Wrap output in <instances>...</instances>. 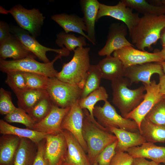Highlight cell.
Listing matches in <instances>:
<instances>
[{
    "mask_svg": "<svg viewBox=\"0 0 165 165\" xmlns=\"http://www.w3.org/2000/svg\"><path fill=\"white\" fill-rule=\"evenodd\" d=\"M82 133L87 147V156L92 165L99 154L107 146L116 141V136L100 124L88 110L83 109Z\"/></svg>",
    "mask_w": 165,
    "mask_h": 165,
    "instance_id": "cell-1",
    "label": "cell"
},
{
    "mask_svg": "<svg viewBox=\"0 0 165 165\" xmlns=\"http://www.w3.org/2000/svg\"><path fill=\"white\" fill-rule=\"evenodd\" d=\"M165 27V15H147L139 18L129 33L132 42L138 50L152 49V46L160 38L162 31Z\"/></svg>",
    "mask_w": 165,
    "mask_h": 165,
    "instance_id": "cell-2",
    "label": "cell"
},
{
    "mask_svg": "<svg viewBox=\"0 0 165 165\" xmlns=\"http://www.w3.org/2000/svg\"><path fill=\"white\" fill-rule=\"evenodd\" d=\"M112 102L119 111L121 116H126L135 109L143 100L145 91L144 85L133 90L129 89V80L122 77L111 81Z\"/></svg>",
    "mask_w": 165,
    "mask_h": 165,
    "instance_id": "cell-3",
    "label": "cell"
},
{
    "mask_svg": "<svg viewBox=\"0 0 165 165\" xmlns=\"http://www.w3.org/2000/svg\"><path fill=\"white\" fill-rule=\"evenodd\" d=\"M90 50L89 47L76 48L72 59L63 64L56 78L62 81L78 86L82 90L86 74L91 65Z\"/></svg>",
    "mask_w": 165,
    "mask_h": 165,
    "instance_id": "cell-4",
    "label": "cell"
},
{
    "mask_svg": "<svg viewBox=\"0 0 165 165\" xmlns=\"http://www.w3.org/2000/svg\"><path fill=\"white\" fill-rule=\"evenodd\" d=\"M62 56L58 54L49 62L41 63L34 57H27L18 60L7 61L0 59V70L3 73L11 71L39 74L49 78L56 77L58 72L54 67V62Z\"/></svg>",
    "mask_w": 165,
    "mask_h": 165,
    "instance_id": "cell-5",
    "label": "cell"
},
{
    "mask_svg": "<svg viewBox=\"0 0 165 165\" xmlns=\"http://www.w3.org/2000/svg\"><path fill=\"white\" fill-rule=\"evenodd\" d=\"M53 103L60 108L71 107L81 98L82 89L62 81L56 77L50 78L46 90Z\"/></svg>",
    "mask_w": 165,
    "mask_h": 165,
    "instance_id": "cell-6",
    "label": "cell"
},
{
    "mask_svg": "<svg viewBox=\"0 0 165 165\" xmlns=\"http://www.w3.org/2000/svg\"><path fill=\"white\" fill-rule=\"evenodd\" d=\"M1 7V13L10 14L19 27L28 31L33 37L36 38L39 35L45 17L38 9H27L20 4L8 10Z\"/></svg>",
    "mask_w": 165,
    "mask_h": 165,
    "instance_id": "cell-7",
    "label": "cell"
},
{
    "mask_svg": "<svg viewBox=\"0 0 165 165\" xmlns=\"http://www.w3.org/2000/svg\"><path fill=\"white\" fill-rule=\"evenodd\" d=\"M93 113L97 122L107 128L112 127L131 132H139L138 127L134 120L126 119L118 114L108 101L102 107L95 106Z\"/></svg>",
    "mask_w": 165,
    "mask_h": 165,
    "instance_id": "cell-8",
    "label": "cell"
},
{
    "mask_svg": "<svg viewBox=\"0 0 165 165\" xmlns=\"http://www.w3.org/2000/svg\"><path fill=\"white\" fill-rule=\"evenodd\" d=\"M11 33L16 36L28 50L43 63L50 62L46 55L49 51H53L63 56L69 55L70 51L64 47L61 49H54L45 46L40 44L27 31L20 27L10 25Z\"/></svg>",
    "mask_w": 165,
    "mask_h": 165,
    "instance_id": "cell-9",
    "label": "cell"
},
{
    "mask_svg": "<svg viewBox=\"0 0 165 165\" xmlns=\"http://www.w3.org/2000/svg\"><path fill=\"white\" fill-rule=\"evenodd\" d=\"M143 84L146 91L143 100L125 118L134 120L137 123L139 129L142 120L155 105L163 98V96L160 92L158 84L156 83L155 80L151 81L148 84Z\"/></svg>",
    "mask_w": 165,
    "mask_h": 165,
    "instance_id": "cell-10",
    "label": "cell"
},
{
    "mask_svg": "<svg viewBox=\"0 0 165 165\" xmlns=\"http://www.w3.org/2000/svg\"><path fill=\"white\" fill-rule=\"evenodd\" d=\"M45 139L44 157L47 165H63L66 160L68 146L62 131L48 134Z\"/></svg>",
    "mask_w": 165,
    "mask_h": 165,
    "instance_id": "cell-11",
    "label": "cell"
},
{
    "mask_svg": "<svg viewBox=\"0 0 165 165\" xmlns=\"http://www.w3.org/2000/svg\"><path fill=\"white\" fill-rule=\"evenodd\" d=\"M113 56L118 58L125 69L130 66L149 62L159 63L165 61L157 52L149 53L134 48L133 46H125L115 51Z\"/></svg>",
    "mask_w": 165,
    "mask_h": 165,
    "instance_id": "cell-12",
    "label": "cell"
},
{
    "mask_svg": "<svg viewBox=\"0 0 165 165\" xmlns=\"http://www.w3.org/2000/svg\"><path fill=\"white\" fill-rule=\"evenodd\" d=\"M104 16H110L122 21L127 26L129 33L140 18L138 14L134 13L132 9L127 7L122 1L114 6L100 3L96 21Z\"/></svg>",
    "mask_w": 165,
    "mask_h": 165,
    "instance_id": "cell-13",
    "label": "cell"
},
{
    "mask_svg": "<svg viewBox=\"0 0 165 165\" xmlns=\"http://www.w3.org/2000/svg\"><path fill=\"white\" fill-rule=\"evenodd\" d=\"M126 25L123 23H115L110 25L106 42L105 46L98 52L101 56H111L115 51L125 46H133L127 39Z\"/></svg>",
    "mask_w": 165,
    "mask_h": 165,
    "instance_id": "cell-14",
    "label": "cell"
},
{
    "mask_svg": "<svg viewBox=\"0 0 165 165\" xmlns=\"http://www.w3.org/2000/svg\"><path fill=\"white\" fill-rule=\"evenodd\" d=\"M79 100L70 107L63 119L61 125V129L62 130H66L71 132L87 153V146L82 133L83 112L79 105Z\"/></svg>",
    "mask_w": 165,
    "mask_h": 165,
    "instance_id": "cell-15",
    "label": "cell"
},
{
    "mask_svg": "<svg viewBox=\"0 0 165 165\" xmlns=\"http://www.w3.org/2000/svg\"><path fill=\"white\" fill-rule=\"evenodd\" d=\"M154 74H157L159 76L164 74L158 63L149 62L127 68L125 70L124 77L129 80L130 85L139 82L148 84L151 83V76Z\"/></svg>",
    "mask_w": 165,
    "mask_h": 165,
    "instance_id": "cell-16",
    "label": "cell"
},
{
    "mask_svg": "<svg viewBox=\"0 0 165 165\" xmlns=\"http://www.w3.org/2000/svg\"><path fill=\"white\" fill-rule=\"evenodd\" d=\"M70 108H60L53 104L49 114L41 121L35 123L32 130L48 134L62 132V122Z\"/></svg>",
    "mask_w": 165,
    "mask_h": 165,
    "instance_id": "cell-17",
    "label": "cell"
},
{
    "mask_svg": "<svg viewBox=\"0 0 165 165\" xmlns=\"http://www.w3.org/2000/svg\"><path fill=\"white\" fill-rule=\"evenodd\" d=\"M29 57H36L12 34L0 42V59L6 60L7 58H12L14 60H18Z\"/></svg>",
    "mask_w": 165,
    "mask_h": 165,
    "instance_id": "cell-18",
    "label": "cell"
},
{
    "mask_svg": "<svg viewBox=\"0 0 165 165\" xmlns=\"http://www.w3.org/2000/svg\"><path fill=\"white\" fill-rule=\"evenodd\" d=\"M67 143L66 161L72 165H92L87 155L75 136L70 132L62 130Z\"/></svg>",
    "mask_w": 165,
    "mask_h": 165,
    "instance_id": "cell-19",
    "label": "cell"
},
{
    "mask_svg": "<svg viewBox=\"0 0 165 165\" xmlns=\"http://www.w3.org/2000/svg\"><path fill=\"white\" fill-rule=\"evenodd\" d=\"M80 3L83 14L82 18L86 27L87 35L90 42L95 45V23L100 3L97 0H81Z\"/></svg>",
    "mask_w": 165,
    "mask_h": 165,
    "instance_id": "cell-20",
    "label": "cell"
},
{
    "mask_svg": "<svg viewBox=\"0 0 165 165\" xmlns=\"http://www.w3.org/2000/svg\"><path fill=\"white\" fill-rule=\"evenodd\" d=\"M133 158L141 157L150 159L158 164H165V147L158 146L146 142L140 146L130 148L126 151Z\"/></svg>",
    "mask_w": 165,
    "mask_h": 165,
    "instance_id": "cell-21",
    "label": "cell"
},
{
    "mask_svg": "<svg viewBox=\"0 0 165 165\" xmlns=\"http://www.w3.org/2000/svg\"><path fill=\"white\" fill-rule=\"evenodd\" d=\"M107 128L117 138L116 152H126L130 148L141 145L146 142L139 132H131L112 127Z\"/></svg>",
    "mask_w": 165,
    "mask_h": 165,
    "instance_id": "cell-22",
    "label": "cell"
},
{
    "mask_svg": "<svg viewBox=\"0 0 165 165\" xmlns=\"http://www.w3.org/2000/svg\"><path fill=\"white\" fill-rule=\"evenodd\" d=\"M51 19L55 22L67 33L72 32L78 33L90 41L86 32V27L82 18L74 14L66 13L56 14L51 16Z\"/></svg>",
    "mask_w": 165,
    "mask_h": 165,
    "instance_id": "cell-23",
    "label": "cell"
},
{
    "mask_svg": "<svg viewBox=\"0 0 165 165\" xmlns=\"http://www.w3.org/2000/svg\"><path fill=\"white\" fill-rule=\"evenodd\" d=\"M21 138L11 134L0 137V165H14L15 156Z\"/></svg>",
    "mask_w": 165,
    "mask_h": 165,
    "instance_id": "cell-24",
    "label": "cell"
},
{
    "mask_svg": "<svg viewBox=\"0 0 165 165\" xmlns=\"http://www.w3.org/2000/svg\"><path fill=\"white\" fill-rule=\"evenodd\" d=\"M97 64L102 79L112 81L124 77L125 69L121 61L117 57L107 56Z\"/></svg>",
    "mask_w": 165,
    "mask_h": 165,
    "instance_id": "cell-25",
    "label": "cell"
},
{
    "mask_svg": "<svg viewBox=\"0 0 165 165\" xmlns=\"http://www.w3.org/2000/svg\"><path fill=\"white\" fill-rule=\"evenodd\" d=\"M0 133L2 134H11L20 138L29 139L36 145L45 138L48 134L28 128H22L9 124L3 119L0 120Z\"/></svg>",
    "mask_w": 165,
    "mask_h": 165,
    "instance_id": "cell-26",
    "label": "cell"
},
{
    "mask_svg": "<svg viewBox=\"0 0 165 165\" xmlns=\"http://www.w3.org/2000/svg\"><path fill=\"white\" fill-rule=\"evenodd\" d=\"M37 145L30 140L21 138L14 165H33L37 151Z\"/></svg>",
    "mask_w": 165,
    "mask_h": 165,
    "instance_id": "cell-27",
    "label": "cell"
},
{
    "mask_svg": "<svg viewBox=\"0 0 165 165\" xmlns=\"http://www.w3.org/2000/svg\"><path fill=\"white\" fill-rule=\"evenodd\" d=\"M140 134L147 142H165V126L153 123L145 118L139 129Z\"/></svg>",
    "mask_w": 165,
    "mask_h": 165,
    "instance_id": "cell-28",
    "label": "cell"
},
{
    "mask_svg": "<svg viewBox=\"0 0 165 165\" xmlns=\"http://www.w3.org/2000/svg\"><path fill=\"white\" fill-rule=\"evenodd\" d=\"M18 108L27 113L42 98L48 94L46 90L27 89L15 93Z\"/></svg>",
    "mask_w": 165,
    "mask_h": 165,
    "instance_id": "cell-29",
    "label": "cell"
},
{
    "mask_svg": "<svg viewBox=\"0 0 165 165\" xmlns=\"http://www.w3.org/2000/svg\"><path fill=\"white\" fill-rule=\"evenodd\" d=\"M127 6L134 9L144 16H160L165 14V6H155L145 0H122Z\"/></svg>",
    "mask_w": 165,
    "mask_h": 165,
    "instance_id": "cell-30",
    "label": "cell"
},
{
    "mask_svg": "<svg viewBox=\"0 0 165 165\" xmlns=\"http://www.w3.org/2000/svg\"><path fill=\"white\" fill-rule=\"evenodd\" d=\"M101 74L97 64L91 65L86 74L81 98L87 96L100 86Z\"/></svg>",
    "mask_w": 165,
    "mask_h": 165,
    "instance_id": "cell-31",
    "label": "cell"
},
{
    "mask_svg": "<svg viewBox=\"0 0 165 165\" xmlns=\"http://www.w3.org/2000/svg\"><path fill=\"white\" fill-rule=\"evenodd\" d=\"M56 43L59 47H64L69 51H74L76 48L84 47L86 45V38L83 36L78 37L73 34L67 33L62 31L57 35Z\"/></svg>",
    "mask_w": 165,
    "mask_h": 165,
    "instance_id": "cell-32",
    "label": "cell"
},
{
    "mask_svg": "<svg viewBox=\"0 0 165 165\" xmlns=\"http://www.w3.org/2000/svg\"><path fill=\"white\" fill-rule=\"evenodd\" d=\"M108 97V94L105 88L100 86L86 97L80 98L79 101V105L82 109H87L90 115L94 116L93 110L96 103L101 101H106Z\"/></svg>",
    "mask_w": 165,
    "mask_h": 165,
    "instance_id": "cell-33",
    "label": "cell"
},
{
    "mask_svg": "<svg viewBox=\"0 0 165 165\" xmlns=\"http://www.w3.org/2000/svg\"><path fill=\"white\" fill-rule=\"evenodd\" d=\"M53 104L48 94L42 98L27 113L35 123H38L49 114Z\"/></svg>",
    "mask_w": 165,
    "mask_h": 165,
    "instance_id": "cell-34",
    "label": "cell"
},
{
    "mask_svg": "<svg viewBox=\"0 0 165 165\" xmlns=\"http://www.w3.org/2000/svg\"><path fill=\"white\" fill-rule=\"evenodd\" d=\"M28 89L46 90L50 78L35 73L22 72Z\"/></svg>",
    "mask_w": 165,
    "mask_h": 165,
    "instance_id": "cell-35",
    "label": "cell"
},
{
    "mask_svg": "<svg viewBox=\"0 0 165 165\" xmlns=\"http://www.w3.org/2000/svg\"><path fill=\"white\" fill-rule=\"evenodd\" d=\"M3 120L7 123H21L26 128L31 130L35 124L27 113L19 108H16L14 111L5 115Z\"/></svg>",
    "mask_w": 165,
    "mask_h": 165,
    "instance_id": "cell-36",
    "label": "cell"
},
{
    "mask_svg": "<svg viewBox=\"0 0 165 165\" xmlns=\"http://www.w3.org/2000/svg\"><path fill=\"white\" fill-rule=\"evenodd\" d=\"M6 73L5 83L14 93L28 89L22 72L11 71Z\"/></svg>",
    "mask_w": 165,
    "mask_h": 165,
    "instance_id": "cell-37",
    "label": "cell"
},
{
    "mask_svg": "<svg viewBox=\"0 0 165 165\" xmlns=\"http://www.w3.org/2000/svg\"><path fill=\"white\" fill-rule=\"evenodd\" d=\"M145 118L153 123L165 126V99L163 98L155 105Z\"/></svg>",
    "mask_w": 165,
    "mask_h": 165,
    "instance_id": "cell-38",
    "label": "cell"
},
{
    "mask_svg": "<svg viewBox=\"0 0 165 165\" xmlns=\"http://www.w3.org/2000/svg\"><path fill=\"white\" fill-rule=\"evenodd\" d=\"M16 108L13 104L11 93L2 88L0 89V113L6 115L14 111Z\"/></svg>",
    "mask_w": 165,
    "mask_h": 165,
    "instance_id": "cell-39",
    "label": "cell"
},
{
    "mask_svg": "<svg viewBox=\"0 0 165 165\" xmlns=\"http://www.w3.org/2000/svg\"><path fill=\"white\" fill-rule=\"evenodd\" d=\"M117 140L106 147L98 155L96 162L97 165H110L115 155Z\"/></svg>",
    "mask_w": 165,
    "mask_h": 165,
    "instance_id": "cell-40",
    "label": "cell"
},
{
    "mask_svg": "<svg viewBox=\"0 0 165 165\" xmlns=\"http://www.w3.org/2000/svg\"><path fill=\"white\" fill-rule=\"evenodd\" d=\"M133 159L127 152H116L110 165H131Z\"/></svg>",
    "mask_w": 165,
    "mask_h": 165,
    "instance_id": "cell-41",
    "label": "cell"
},
{
    "mask_svg": "<svg viewBox=\"0 0 165 165\" xmlns=\"http://www.w3.org/2000/svg\"><path fill=\"white\" fill-rule=\"evenodd\" d=\"M45 142V138L38 144L37 154L33 165H47L44 157Z\"/></svg>",
    "mask_w": 165,
    "mask_h": 165,
    "instance_id": "cell-42",
    "label": "cell"
},
{
    "mask_svg": "<svg viewBox=\"0 0 165 165\" xmlns=\"http://www.w3.org/2000/svg\"><path fill=\"white\" fill-rule=\"evenodd\" d=\"M10 25L6 22L0 21V42L3 41L11 34Z\"/></svg>",
    "mask_w": 165,
    "mask_h": 165,
    "instance_id": "cell-43",
    "label": "cell"
},
{
    "mask_svg": "<svg viewBox=\"0 0 165 165\" xmlns=\"http://www.w3.org/2000/svg\"><path fill=\"white\" fill-rule=\"evenodd\" d=\"M153 161H149L145 158L141 157L134 158L131 165H159Z\"/></svg>",
    "mask_w": 165,
    "mask_h": 165,
    "instance_id": "cell-44",
    "label": "cell"
},
{
    "mask_svg": "<svg viewBox=\"0 0 165 165\" xmlns=\"http://www.w3.org/2000/svg\"><path fill=\"white\" fill-rule=\"evenodd\" d=\"M159 79L158 84L160 92L163 96H165V74L159 76Z\"/></svg>",
    "mask_w": 165,
    "mask_h": 165,
    "instance_id": "cell-45",
    "label": "cell"
},
{
    "mask_svg": "<svg viewBox=\"0 0 165 165\" xmlns=\"http://www.w3.org/2000/svg\"><path fill=\"white\" fill-rule=\"evenodd\" d=\"M160 39L163 48H164L165 47V27L161 31Z\"/></svg>",
    "mask_w": 165,
    "mask_h": 165,
    "instance_id": "cell-46",
    "label": "cell"
},
{
    "mask_svg": "<svg viewBox=\"0 0 165 165\" xmlns=\"http://www.w3.org/2000/svg\"><path fill=\"white\" fill-rule=\"evenodd\" d=\"M159 55L165 60V47L160 51L157 52Z\"/></svg>",
    "mask_w": 165,
    "mask_h": 165,
    "instance_id": "cell-47",
    "label": "cell"
},
{
    "mask_svg": "<svg viewBox=\"0 0 165 165\" xmlns=\"http://www.w3.org/2000/svg\"><path fill=\"white\" fill-rule=\"evenodd\" d=\"M158 63L161 66L163 72L165 74V61Z\"/></svg>",
    "mask_w": 165,
    "mask_h": 165,
    "instance_id": "cell-48",
    "label": "cell"
},
{
    "mask_svg": "<svg viewBox=\"0 0 165 165\" xmlns=\"http://www.w3.org/2000/svg\"><path fill=\"white\" fill-rule=\"evenodd\" d=\"M160 3L163 4V5L165 6V0H162L160 1Z\"/></svg>",
    "mask_w": 165,
    "mask_h": 165,
    "instance_id": "cell-49",
    "label": "cell"
},
{
    "mask_svg": "<svg viewBox=\"0 0 165 165\" xmlns=\"http://www.w3.org/2000/svg\"><path fill=\"white\" fill-rule=\"evenodd\" d=\"M92 165H97V164L96 162H95Z\"/></svg>",
    "mask_w": 165,
    "mask_h": 165,
    "instance_id": "cell-50",
    "label": "cell"
},
{
    "mask_svg": "<svg viewBox=\"0 0 165 165\" xmlns=\"http://www.w3.org/2000/svg\"><path fill=\"white\" fill-rule=\"evenodd\" d=\"M159 165H165V164H164L163 165V164H159Z\"/></svg>",
    "mask_w": 165,
    "mask_h": 165,
    "instance_id": "cell-51",
    "label": "cell"
},
{
    "mask_svg": "<svg viewBox=\"0 0 165 165\" xmlns=\"http://www.w3.org/2000/svg\"><path fill=\"white\" fill-rule=\"evenodd\" d=\"M163 98L165 99V96H163Z\"/></svg>",
    "mask_w": 165,
    "mask_h": 165,
    "instance_id": "cell-52",
    "label": "cell"
},
{
    "mask_svg": "<svg viewBox=\"0 0 165 165\" xmlns=\"http://www.w3.org/2000/svg\"><path fill=\"white\" fill-rule=\"evenodd\" d=\"M71 165V164H67V165Z\"/></svg>",
    "mask_w": 165,
    "mask_h": 165,
    "instance_id": "cell-53",
    "label": "cell"
}]
</instances>
